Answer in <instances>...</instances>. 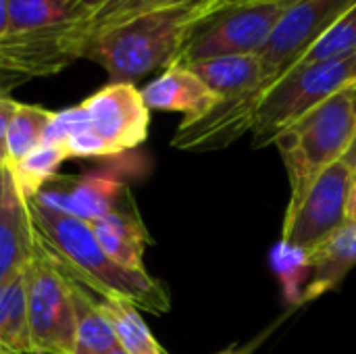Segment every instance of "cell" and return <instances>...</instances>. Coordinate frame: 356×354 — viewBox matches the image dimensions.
I'll return each instance as SVG.
<instances>
[{
    "label": "cell",
    "instance_id": "35",
    "mask_svg": "<svg viewBox=\"0 0 356 354\" xmlns=\"http://www.w3.org/2000/svg\"><path fill=\"white\" fill-rule=\"evenodd\" d=\"M4 167H6V163H4V159H2V156H0V173H2V171H4Z\"/></svg>",
    "mask_w": 356,
    "mask_h": 354
},
{
    "label": "cell",
    "instance_id": "21",
    "mask_svg": "<svg viewBox=\"0 0 356 354\" xmlns=\"http://www.w3.org/2000/svg\"><path fill=\"white\" fill-rule=\"evenodd\" d=\"M54 111H48L44 106L19 102L6 131V152H4L6 167L17 165L44 142V131Z\"/></svg>",
    "mask_w": 356,
    "mask_h": 354
},
{
    "label": "cell",
    "instance_id": "14",
    "mask_svg": "<svg viewBox=\"0 0 356 354\" xmlns=\"http://www.w3.org/2000/svg\"><path fill=\"white\" fill-rule=\"evenodd\" d=\"M142 98L150 111L184 113L186 119L202 117L221 100L186 65H169L142 88Z\"/></svg>",
    "mask_w": 356,
    "mask_h": 354
},
{
    "label": "cell",
    "instance_id": "1",
    "mask_svg": "<svg viewBox=\"0 0 356 354\" xmlns=\"http://www.w3.org/2000/svg\"><path fill=\"white\" fill-rule=\"evenodd\" d=\"M33 225L50 244L65 271L83 288L100 294V298H121L136 309L163 315L171 309L167 286L148 271H129L117 265L98 244L90 223L50 211L27 200Z\"/></svg>",
    "mask_w": 356,
    "mask_h": 354
},
{
    "label": "cell",
    "instance_id": "26",
    "mask_svg": "<svg viewBox=\"0 0 356 354\" xmlns=\"http://www.w3.org/2000/svg\"><path fill=\"white\" fill-rule=\"evenodd\" d=\"M90 127L88 115L81 108V104L77 106H69L65 111H56L44 131V142L42 144H56L60 146L67 138H71L77 131H83Z\"/></svg>",
    "mask_w": 356,
    "mask_h": 354
},
{
    "label": "cell",
    "instance_id": "18",
    "mask_svg": "<svg viewBox=\"0 0 356 354\" xmlns=\"http://www.w3.org/2000/svg\"><path fill=\"white\" fill-rule=\"evenodd\" d=\"M0 348L4 354H33L25 269L0 286Z\"/></svg>",
    "mask_w": 356,
    "mask_h": 354
},
{
    "label": "cell",
    "instance_id": "33",
    "mask_svg": "<svg viewBox=\"0 0 356 354\" xmlns=\"http://www.w3.org/2000/svg\"><path fill=\"white\" fill-rule=\"evenodd\" d=\"M229 2H254V0H213L209 6H215V4H229Z\"/></svg>",
    "mask_w": 356,
    "mask_h": 354
},
{
    "label": "cell",
    "instance_id": "6",
    "mask_svg": "<svg viewBox=\"0 0 356 354\" xmlns=\"http://www.w3.org/2000/svg\"><path fill=\"white\" fill-rule=\"evenodd\" d=\"M27 315L33 354H73L75 300L73 277L35 227L31 259L25 267Z\"/></svg>",
    "mask_w": 356,
    "mask_h": 354
},
{
    "label": "cell",
    "instance_id": "11",
    "mask_svg": "<svg viewBox=\"0 0 356 354\" xmlns=\"http://www.w3.org/2000/svg\"><path fill=\"white\" fill-rule=\"evenodd\" d=\"M69 31L6 38L0 42V90L10 92L13 88L63 71L75 58L69 42Z\"/></svg>",
    "mask_w": 356,
    "mask_h": 354
},
{
    "label": "cell",
    "instance_id": "25",
    "mask_svg": "<svg viewBox=\"0 0 356 354\" xmlns=\"http://www.w3.org/2000/svg\"><path fill=\"white\" fill-rule=\"evenodd\" d=\"M356 54V4L350 6L302 56L298 65L319 63L330 58H344Z\"/></svg>",
    "mask_w": 356,
    "mask_h": 354
},
{
    "label": "cell",
    "instance_id": "2",
    "mask_svg": "<svg viewBox=\"0 0 356 354\" xmlns=\"http://www.w3.org/2000/svg\"><path fill=\"white\" fill-rule=\"evenodd\" d=\"M207 4H181L138 15L77 44V58L100 65L113 83H136L175 63L190 23Z\"/></svg>",
    "mask_w": 356,
    "mask_h": 354
},
{
    "label": "cell",
    "instance_id": "23",
    "mask_svg": "<svg viewBox=\"0 0 356 354\" xmlns=\"http://www.w3.org/2000/svg\"><path fill=\"white\" fill-rule=\"evenodd\" d=\"M63 161H67V154L60 146L40 144L23 161L6 169L10 171L21 194L29 200V198H35L50 182L56 179V173Z\"/></svg>",
    "mask_w": 356,
    "mask_h": 354
},
{
    "label": "cell",
    "instance_id": "31",
    "mask_svg": "<svg viewBox=\"0 0 356 354\" xmlns=\"http://www.w3.org/2000/svg\"><path fill=\"white\" fill-rule=\"evenodd\" d=\"M77 2H79V4H81V6H83L88 13H90V19H92V17H94V15H96V13L102 8V6H106L111 0H77Z\"/></svg>",
    "mask_w": 356,
    "mask_h": 354
},
{
    "label": "cell",
    "instance_id": "19",
    "mask_svg": "<svg viewBox=\"0 0 356 354\" xmlns=\"http://www.w3.org/2000/svg\"><path fill=\"white\" fill-rule=\"evenodd\" d=\"M75 282V280H73ZM75 300V348L73 354H108L119 346L115 330L100 309V303L92 298L88 288L79 282L73 284Z\"/></svg>",
    "mask_w": 356,
    "mask_h": 354
},
{
    "label": "cell",
    "instance_id": "24",
    "mask_svg": "<svg viewBox=\"0 0 356 354\" xmlns=\"http://www.w3.org/2000/svg\"><path fill=\"white\" fill-rule=\"evenodd\" d=\"M211 2L213 0H111L86 25H79L75 29V50L83 38H88L96 31L115 27V25H119L127 19H134L138 15L161 10V8H171V6H181V4H207L209 6Z\"/></svg>",
    "mask_w": 356,
    "mask_h": 354
},
{
    "label": "cell",
    "instance_id": "20",
    "mask_svg": "<svg viewBox=\"0 0 356 354\" xmlns=\"http://www.w3.org/2000/svg\"><path fill=\"white\" fill-rule=\"evenodd\" d=\"M100 309L108 317L119 346L127 354H165L144 323L140 311L121 298H100Z\"/></svg>",
    "mask_w": 356,
    "mask_h": 354
},
{
    "label": "cell",
    "instance_id": "28",
    "mask_svg": "<svg viewBox=\"0 0 356 354\" xmlns=\"http://www.w3.org/2000/svg\"><path fill=\"white\" fill-rule=\"evenodd\" d=\"M17 106H19V102L13 100L8 96V92L0 90V156L2 159H4V152H6V131H8V125H10V119H13Z\"/></svg>",
    "mask_w": 356,
    "mask_h": 354
},
{
    "label": "cell",
    "instance_id": "34",
    "mask_svg": "<svg viewBox=\"0 0 356 354\" xmlns=\"http://www.w3.org/2000/svg\"><path fill=\"white\" fill-rule=\"evenodd\" d=\"M108 354H127V353H125V351H123L121 346H115V348H113V351H111Z\"/></svg>",
    "mask_w": 356,
    "mask_h": 354
},
{
    "label": "cell",
    "instance_id": "9",
    "mask_svg": "<svg viewBox=\"0 0 356 354\" xmlns=\"http://www.w3.org/2000/svg\"><path fill=\"white\" fill-rule=\"evenodd\" d=\"M79 104L88 115L90 129L102 138L117 156L146 142L150 108L136 83L108 81Z\"/></svg>",
    "mask_w": 356,
    "mask_h": 354
},
{
    "label": "cell",
    "instance_id": "32",
    "mask_svg": "<svg viewBox=\"0 0 356 354\" xmlns=\"http://www.w3.org/2000/svg\"><path fill=\"white\" fill-rule=\"evenodd\" d=\"M342 161L353 169V173H356V131L355 138H353V142H350V146H348V150H346V154H344Z\"/></svg>",
    "mask_w": 356,
    "mask_h": 354
},
{
    "label": "cell",
    "instance_id": "30",
    "mask_svg": "<svg viewBox=\"0 0 356 354\" xmlns=\"http://www.w3.org/2000/svg\"><path fill=\"white\" fill-rule=\"evenodd\" d=\"M8 35V0H0V42Z\"/></svg>",
    "mask_w": 356,
    "mask_h": 354
},
{
    "label": "cell",
    "instance_id": "16",
    "mask_svg": "<svg viewBox=\"0 0 356 354\" xmlns=\"http://www.w3.org/2000/svg\"><path fill=\"white\" fill-rule=\"evenodd\" d=\"M90 21L77 0H8V35L27 38L67 31Z\"/></svg>",
    "mask_w": 356,
    "mask_h": 354
},
{
    "label": "cell",
    "instance_id": "13",
    "mask_svg": "<svg viewBox=\"0 0 356 354\" xmlns=\"http://www.w3.org/2000/svg\"><path fill=\"white\" fill-rule=\"evenodd\" d=\"M98 244L117 265L129 271L144 269V250L150 244V234L138 213L131 190L123 194L119 204L102 219L90 223Z\"/></svg>",
    "mask_w": 356,
    "mask_h": 354
},
{
    "label": "cell",
    "instance_id": "12",
    "mask_svg": "<svg viewBox=\"0 0 356 354\" xmlns=\"http://www.w3.org/2000/svg\"><path fill=\"white\" fill-rule=\"evenodd\" d=\"M33 238L35 225L29 215L27 198L4 167L0 173V286L27 267Z\"/></svg>",
    "mask_w": 356,
    "mask_h": 354
},
{
    "label": "cell",
    "instance_id": "17",
    "mask_svg": "<svg viewBox=\"0 0 356 354\" xmlns=\"http://www.w3.org/2000/svg\"><path fill=\"white\" fill-rule=\"evenodd\" d=\"M313 275L302 294V305L334 292L342 286L344 277L356 265V225L346 223L317 250L311 252Z\"/></svg>",
    "mask_w": 356,
    "mask_h": 354
},
{
    "label": "cell",
    "instance_id": "4",
    "mask_svg": "<svg viewBox=\"0 0 356 354\" xmlns=\"http://www.w3.org/2000/svg\"><path fill=\"white\" fill-rule=\"evenodd\" d=\"M290 2L292 0H254L202 8L190 23L173 65H192L234 54H259Z\"/></svg>",
    "mask_w": 356,
    "mask_h": 354
},
{
    "label": "cell",
    "instance_id": "3",
    "mask_svg": "<svg viewBox=\"0 0 356 354\" xmlns=\"http://www.w3.org/2000/svg\"><path fill=\"white\" fill-rule=\"evenodd\" d=\"M356 131V86L344 88L325 102L309 111L275 138V146L286 163L290 179L292 213L313 182L342 161Z\"/></svg>",
    "mask_w": 356,
    "mask_h": 354
},
{
    "label": "cell",
    "instance_id": "8",
    "mask_svg": "<svg viewBox=\"0 0 356 354\" xmlns=\"http://www.w3.org/2000/svg\"><path fill=\"white\" fill-rule=\"evenodd\" d=\"M353 169L338 161L325 169L309 188L300 204L286 213L282 240L309 252L346 225V202L353 184Z\"/></svg>",
    "mask_w": 356,
    "mask_h": 354
},
{
    "label": "cell",
    "instance_id": "15",
    "mask_svg": "<svg viewBox=\"0 0 356 354\" xmlns=\"http://www.w3.org/2000/svg\"><path fill=\"white\" fill-rule=\"evenodd\" d=\"M186 67H190L202 79V83L221 100L246 98L248 104L257 111L263 86V69L259 54L217 56Z\"/></svg>",
    "mask_w": 356,
    "mask_h": 354
},
{
    "label": "cell",
    "instance_id": "7",
    "mask_svg": "<svg viewBox=\"0 0 356 354\" xmlns=\"http://www.w3.org/2000/svg\"><path fill=\"white\" fill-rule=\"evenodd\" d=\"M355 4L356 0H292L269 42L259 52L263 69L261 98L277 79L296 67L313 44Z\"/></svg>",
    "mask_w": 356,
    "mask_h": 354
},
{
    "label": "cell",
    "instance_id": "37",
    "mask_svg": "<svg viewBox=\"0 0 356 354\" xmlns=\"http://www.w3.org/2000/svg\"><path fill=\"white\" fill-rule=\"evenodd\" d=\"M0 354H4V353H2V348H0Z\"/></svg>",
    "mask_w": 356,
    "mask_h": 354
},
{
    "label": "cell",
    "instance_id": "5",
    "mask_svg": "<svg viewBox=\"0 0 356 354\" xmlns=\"http://www.w3.org/2000/svg\"><path fill=\"white\" fill-rule=\"evenodd\" d=\"M350 86H356V54L292 67L261 98L250 129L252 146L273 144L294 121Z\"/></svg>",
    "mask_w": 356,
    "mask_h": 354
},
{
    "label": "cell",
    "instance_id": "10",
    "mask_svg": "<svg viewBox=\"0 0 356 354\" xmlns=\"http://www.w3.org/2000/svg\"><path fill=\"white\" fill-rule=\"evenodd\" d=\"M127 190L129 186L115 169H104L58 179V186L50 182L33 200L50 211L94 223L108 215Z\"/></svg>",
    "mask_w": 356,
    "mask_h": 354
},
{
    "label": "cell",
    "instance_id": "27",
    "mask_svg": "<svg viewBox=\"0 0 356 354\" xmlns=\"http://www.w3.org/2000/svg\"><path fill=\"white\" fill-rule=\"evenodd\" d=\"M60 148L65 150L67 159H108V156H117L108 144L98 138L90 127L83 131L73 134L71 138H67Z\"/></svg>",
    "mask_w": 356,
    "mask_h": 354
},
{
    "label": "cell",
    "instance_id": "22",
    "mask_svg": "<svg viewBox=\"0 0 356 354\" xmlns=\"http://www.w3.org/2000/svg\"><path fill=\"white\" fill-rule=\"evenodd\" d=\"M269 263H271L273 273L280 277L284 300L288 305H302V294L313 275L311 252L286 240H280L271 248Z\"/></svg>",
    "mask_w": 356,
    "mask_h": 354
},
{
    "label": "cell",
    "instance_id": "36",
    "mask_svg": "<svg viewBox=\"0 0 356 354\" xmlns=\"http://www.w3.org/2000/svg\"><path fill=\"white\" fill-rule=\"evenodd\" d=\"M219 354H248V353H244V351H242V353H236V351H227V353H219Z\"/></svg>",
    "mask_w": 356,
    "mask_h": 354
},
{
    "label": "cell",
    "instance_id": "29",
    "mask_svg": "<svg viewBox=\"0 0 356 354\" xmlns=\"http://www.w3.org/2000/svg\"><path fill=\"white\" fill-rule=\"evenodd\" d=\"M346 223L356 225V173L353 175L350 192H348V202H346Z\"/></svg>",
    "mask_w": 356,
    "mask_h": 354
}]
</instances>
